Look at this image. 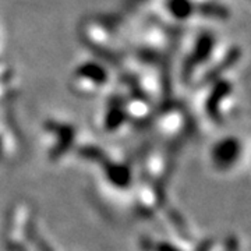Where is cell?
Instances as JSON below:
<instances>
[{
  "label": "cell",
  "mask_w": 251,
  "mask_h": 251,
  "mask_svg": "<svg viewBox=\"0 0 251 251\" xmlns=\"http://www.w3.org/2000/svg\"><path fill=\"white\" fill-rule=\"evenodd\" d=\"M240 153V144L236 138H225L216 144L212 151V159L218 168L225 169L237 161Z\"/></svg>",
  "instance_id": "obj_1"
},
{
  "label": "cell",
  "mask_w": 251,
  "mask_h": 251,
  "mask_svg": "<svg viewBox=\"0 0 251 251\" xmlns=\"http://www.w3.org/2000/svg\"><path fill=\"white\" fill-rule=\"evenodd\" d=\"M212 48H214V38L211 35L201 36V38L198 39L194 52L191 53V57H190V66H196L197 63L204 62L206 57L209 56V53L212 52Z\"/></svg>",
  "instance_id": "obj_2"
},
{
  "label": "cell",
  "mask_w": 251,
  "mask_h": 251,
  "mask_svg": "<svg viewBox=\"0 0 251 251\" xmlns=\"http://www.w3.org/2000/svg\"><path fill=\"white\" fill-rule=\"evenodd\" d=\"M77 73L80 74L81 77H84L85 80L91 81V82H95V84H103L105 81L108 80L106 72L99 64H95V63L82 64Z\"/></svg>",
  "instance_id": "obj_3"
},
{
  "label": "cell",
  "mask_w": 251,
  "mask_h": 251,
  "mask_svg": "<svg viewBox=\"0 0 251 251\" xmlns=\"http://www.w3.org/2000/svg\"><path fill=\"white\" fill-rule=\"evenodd\" d=\"M171 13L177 18H187L193 13V6L190 0H168Z\"/></svg>",
  "instance_id": "obj_4"
},
{
  "label": "cell",
  "mask_w": 251,
  "mask_h": 251,
  "mask_svg": "<svg viewBox=\"0 0 251 251\" xmlns=\"http://www.w3.org/2000/svg\"><path fill=\"white\" fill-rule=\"evenodd\" d=\"M158 251H180V250L179 249H176L175 246L168 244V243H162V244H159V247H158Z\"/></svg>",
  "instance_id": "obj_5"
}]
</instances>
